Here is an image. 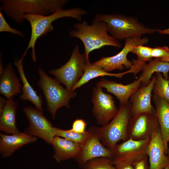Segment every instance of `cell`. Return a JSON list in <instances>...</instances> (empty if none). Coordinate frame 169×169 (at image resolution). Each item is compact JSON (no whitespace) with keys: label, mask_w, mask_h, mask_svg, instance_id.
Masks as SVG:
<instances>
[{"label":"cell","mask_w":169,"mask_h":169,"mask_svg":"<svg viewBox=\"0 0 169 169\" xmlns=\"http://www.w3.org/2000/svg\"><path fill=\"white\" fill-rule=\"evenodd\" d=\"M74 27L75 30H72L70 32V36L79 38L83 42L87 63L90 62V53L94 50L106 46L118 48L121 47V44L118 40L108 34L106 24L96 17L91 25H88L84 21L76 23Z\"/></svg>","instance_id":"6da1fadb"},{"label":"cell","mask_w":169,"mask_h":169,"mask_svg":"<svg viewBox=\"0 0 169 169\" xmlns=\"http://www.w3.org/2000/svg\"><path fill=\"white\" fill-rule=\"evenodd\" d=\"M67 0H2L0 9L17 23H21L26 14L48 15L60 11Z\"/></svg>","instance_id":"7a4b0ae2"},{"label":"cell","mask_w":169,"mask_h":169,"mask_svg":"<svg viewBox=\"0 0 169 169\" xmlns=\"http://www.w3.org/2000/svg\"><path fill=\"white\" fill-rule=\"evenodd\" d=\"M87 14V12L82 9L74 8L62 9L46 16L30 14L24 15L23 18L28 21L30 25L31 34L28 45L23 54L25 55L28 50L31 49L32 59L33 61L36 62L35 51L36 41L38 38L53 30V22L64 17H71L81 20L82 16Z\"/></svg>","instance_id":"3957f363"},{"label":"cell","mask_w":169,"mask_h":169,"mask_svg":"<svg viewBox=\"0 0 169 169\" xmlns=\"http://www.w3.org/2000/svg\"><path fill=\"white\" fill-rule=\"evenodd\" d=\"M96 17L105 23L108 32L117 40L141 37L146 34H153L160 29L145 26L138 19L119 14H97Z\"/></svg>","instance_id":"277c9868"},{"label":"cell","mask_w":169,"mask_h":169,"mask_svg":"<svg viewBox=\"0 0 169 169\" xmlns=\"http://www.w3.org/2000/svg\"><path fill=\"white\" fill-rule=\"evenodd\" d=\"M131 108L129 101L126 104L120 105L116 114L107 124L101 127L95 126L100 141L111 151L120 141L128 139L127 130L131 117Z\"/></svg>","instance_id":"5b68a950"},{"label":"cell","mask_w":169,"mask_h":169,"mask_svg":"<svg viewBox=\"0 0 169 169\" xmlns=\"http://www.w3.org/2000/svg\"><path fill=\"white\" fill-rule=\"evenodd\" d=\"M38 73L40 79L38 85L45 96L48 110L54 119L58 110L64 106L69 107L70 100L76 94L63 87L57 79L48 76L42 69H39Z\"/></svg>","instance_id":"8992f818"},{"label":"cell","mask_w":169,"mask_h":169,"mask_svg":"<svg viewBox=\"0 0 169 169\" xmlns=\"http://www.w3.org/2000/svg\"><path fill=\"white\" fill-rule=\"evenodd\" d=\"M87 63L84 54H81L78 45L73 50L69 60L60 68L50 70L60 83L65 85L66 88L72 90L73 87L83 74Z\"/></svg>","instance_id":"52a82bcc"},{"label":"cell","mask_w":169,"mask_h":169,"mask_svg":"<svg viewBox=\"0 0 169 169\" xmlns=\"http://www.w3.org/2000/svg\"><path fill=\"white\" fill-rule=\"evenodd\" d=\"M125 40L124 46L118 53L111 57H103L93 63L107 72L116 69L122 70L125 68L130 69L132 64L127 58L128 54L134 46L144 45L147 44L149 40L146 37H141L128 38Z\"/></svg>","instance_id":"ba28073f"},{"label":"cell","mask_w":169,"mask_h":169,"mask_svg":"<svg viewBox=\"0 0 169 169\" xmlns=\"http://www.w3.org/2000/svg\"><path fill=\"white\" fill-rule=\"evenodd\" d=\"M92 102L93 114L97 123L102 126L107 124L118 111L113 97L110 94L104 92L101 87H94Z\"/></svg>","instance_id":"9c48e42d"},{"label":"cell","mask_w":169,"mask_h":169,"mask_svg":"<svg viewBox=\"0 0 169 169\" xmlns=\"http://www.w3.org/2000/svg\"><path fill=\"white\" fill-rule=\"evenodd\" d=\"M29 122L26 132L33 136L40 138L51 144L55 136L54 127L43 114L37 109L26 107L23 109Z\"/></svg>","instance_id":"30bf717a"},{"label":"cell","mask_w":169,"mask_h":169,"mask_svg":"<svg viewBox=\"0 0 169 169\" xmlns=\"http://www.w3.org/2000/svg\"><path fill=\"white\" fill-rule=\"evenodd\" d=\"M150 138L137 141L131 139L117 144L111 150L112 161H121L132 164L147 154Z\"/></svg>","instance_id":"8fae6325"},{"label":"cell","mask_w":169,"mask_h":169,"mask_svg":"<svg viewBox=\"0 0 169 169\" xmlns=\"http://www.w3.org/2000/svg\"><path fill=\"white\" fill-rule=\"evenodd\" d=\"M159 126L155 115L143 113L131 117L127 128L128 138L137 141L150 138Z\"/></svg>","instance_id":"7c38bea8"},{"label":"cell","mask_w":169,"mask_h":169,"mask_svg":"<svg viewBox=\"0 0 169 169\" xmlns=\"http://www.w3.org/2000/svg\"><path fill=\"white\" fill-rule=\"evenodd\" d=\"M88 130L90 136L86 142L81 145L80 152L75 159L82 167L91 159L100 157L111 158L112 156L111 151L104 146L100 141L95 126L91 127Z\"/></svg>","instance_id":"4fadbf2b"},{"label":"cell","mask_w":169,"mask_h":169,"mask_svg":"<svg viewBox=\"0 0 169 169\" xmlns=\"http://www.w3.org/2000/svg\"><path fill=\"white\" fill-rule=\"evenodd\" d=\"M156 79L155 75L152 76L149 84L141 85L130 97L131 117L143 113L155 114L156 108L152 105L151 100Z\"/></svg>","instance_id":"5bb4252c"},{"label":"cell","mask_w":169,"mask_h":169,"mask_svg":"<svg viewBox=\"0 0 169 169\" xmlns=\"http://www.w3.org/2000/svg\"><path fill=\"white\" fill-rule=\"evenodd\" d=\"M150 169H164L168 166L160 126L153 132L147 149Z\"/></svg>","instance_id":"9a60e30c"},{"label":"cell","mask_w":169,"mask_h":169,"mask_svg":"<svg viewBox=\"0 0 169 169\" xmlns=\"http://www.w3.org/2000/svg\"><path fill=\"white\" fill-rule=\"evenodd\" d=\"M142 85L141 83L137 79L131 83L124 85L115 81L101 79L98 82L96 86L104 88L106 91L115 95L119 100L120 105L126 104L133 94Z\"/></svg>","instance_id":"2e32d148"},{"label":"cell","mask_w":169,"mask_h":169,"mask_svg":"<svg viewBox=\"0 0 169 169\" xmlns=\"http://www.w3.org/2000/svg\"><path fill=\"white\" fill-rule=\"evenodd\" d=\"M0 151L4 157L10 156L17 149L23 146L36 141V137L27 133L8 135L0 133Z\"/></svg>","instance_id":"e0dca14e"},{"label":"cell","mask_w":169,"mask_h":169,"mask_svg":"<svg viewBox=\"0 0 169 169\" xmlns=\"http://www.w3.org/2000/svg\"><path fill=\"white\" fill-rule=\"evenodd\" d=\"M51 145L54 150V158L58 162L74 158L78 156L81 146L65 138L55 136Z\"/></svg>","instance_id":"ac0fdd59"},{"label":"cell","mask_w":169,"mask_h":169,"mask_svg":"<svg viewBox=\"0 0 169 169\" xmlns=\"http://www.w3.org/2000/svg\"><path fill=\"white\" fill-rule=\"evenodd\" d=\"M152 99L155 106V115L160 128L167 155L169 149V103L161 97L152 95Z\"/></svg>","instance_id":"d6986e66"},{"label":"cell","mask_w":169,"mask_h":169,"mask_svg":"<svg viewBox=\"0 0 169 169\" xmlns=\"http://www.w3.org/2000/svg\"><path fill=\"white\" fill-rule=\"evenodd\" d=\"M13 97L6 100L5 104L0 111V130L7 134H18V131L16 124V115L17 102Z\"/></svg>","instance_id":"ffe728a7"},{"label":"cell","mask_w":169,"mask_h":169,"mask_svg":"<svg viewBox=\"0 0 169 169\" xmlns=\"http://www.w3.org/2000/svg\"><path fill=\"white\" fill-rule=\"evenodd\" d=\"M0 92L7 99L22 92L20 80L14 72L11 64H9L0 74Z\"/></svg>","instance_id":"44dd1931"},{"label":"cell","mask_w":169,"mask_h":169,"mask_svg":"<svg viewBox=\"0 0 169 169\" xmlns=\"http://www.w3.org/2000/svg\"><path fill=\"white\" fill-rule=\"evenodd\" d=\"M24 57L22 56L20 59H15L14 62V64L17 69L23 84V93L20 98L22 100L30 101L35 106L36 109L43 112L41 96L38 95L29 83L25 76L23 64Z\"/></svg>","instance_id":"7402d4cb"},{"label":"cell","mask_w":169,"mask_h":169,"mask_svg":"<svg viewBox=\"0 0 169 169\" xmlns=\"http://www.w3.org/2000/svg\"><path fill=\"white\" fill-rule=\"evenodd\" d=\"M169 62L163 61L160 59H152L146 64L140 76L137 79L141 83L142 85H146L150 83L153 74L161 73L165 79H169Z\"/></svg>","instance_id":"603a6c76"},{"label":"cell","mask_w":169,"mask_h":169,"mask_svg":"<svg viewBox=\"0 0 169 169\" xmlns=\"http://www.w3.org/2000/svg\"><path fill=\"white\" fill-rule=\"evenodd\" d=\"M128 73V70L118 73L107 72L93 63L91 64L90 62L87 63L85 66L83 75L73 87L72 91H74L75 89L80 87L90 80L98 77L109 76L121 78L123 75Z\"/></svg>","instance_id":"cb8c5ba5"},{"label":"cell","mask_w":169,"mask_h":169,"mask_svg":"<svg viewBox=\"0 0 169 169\" xmlns=\"http://www.w3.org/2000/svg\"><path fill=\"white\" fill-rule=\"evenodd\" d=\"M152 48L142 45H136L133 48L131 52L136 54L137 58L132 60V65L129 69L134 76L143 70L146 64V62L152 59Z\"/></svg>","instance_id":"d4e9b609"},{"label":"cell","mask_w":169,"mask_h":169,"mask_svg":"<svg viewBox=\"0 0 169 169\" xmlns=\"http://www.w3.org/2000/svg\"><path fill=\"white\" fill-rule=\"evenodd\" d=\"M54 133L55 136L65 138L80 146L86 142L90 135L89 130L83 133H79L71 129L65 130L55 127H54Z\"/></svg>","instance_id":"484cf974"},{"label":"cell","mask_w":169,"mask_h":169,"mask_svg":"<svg viewBox=\"0 0 169 169\" xmlns=\"http://www.w3.org/2000/svg\"><path fill=\"white\" fill-rule=\"evenodd\" d=\"M155 74L156 79L152 89V95L163 98L169 103V79H164L161 73H156Z\"/></svg>","instance_id":"4316f807"},{"label":"cell","mask_w":169,"mask_h":169,"mask_svg":"<svg viewBox=\"0 0 169 169\" xmlns=\"http://www.w3.org/2000/svg\"><path fill=\"white\" fill-rule=\"evenodd\" d=\"M83 167L86 169H116L111 158L107 157L91 159Z\"/></svg>","instance_id":"83f0119b"},{"label":"cell","mask_w":169,"mask_h":169,"mask_svg":"<svg viewBox=\"0 0 169 169\" xmlns=\"http://www.w3.org/2000/svg\"><path fill=\"white\" fill-rule=\"evenodd\" d=\"M0 32H8L16 34L21 37L24 36L22 32L12 28L6 21L1 11L0 12Z\"/></svg>","instance_id":"f1b7e54d"},{"label":"cell","mask_w":169,"mask_h":169,"mask_svg":"<svg viewBox=\"0 0 169 169\" xmlns=\"http://www.w3.org/2000/svg\"><path fill=\"white\" fill-rule=\"evenodd\" d=\"M152 57L160 59L169 57V48L166 46L152 48Z\"/></svg>","instance_id":"f546056e"},{"label":"cell","mask_w":169,"mask_h":169,"mask_svg":"<svg viewBox=\"0 0 169 169\" xmlns=\"http://www.w3.org/2000/svg\"><path fill=\"white\" fill-rule=\"evenodd\" d=\"M148 161L147 154L134 161L132 165L134 169H150Z\"/></svg>","instance_id":"4dcf8cb0"},{"label":"cell","mask_w":169,"mask_h":169,"mask_svg":"<svg viewBox=\"0 0 169 169\" xmlns=\"http://www.w3.org/2000/svg\"><path fill=\"white\" fill-rule=\"evenodd\" d=\"M87 125V123L84 120L77 119L73 122L71 129L76 132L83 133L86 131L85 129Z\"/></svg>","instance_id":"1f68e13d"},{"label":"cell","mask_w":169,"mask_h":169,"mask_svg":"<svg viewBox=\"0 0 169 169\" xmlns=\"http://www.w3.org/2000/svg\"><path fill=\"white\" fill-rule=\"evenodd\" d=\"M116 169H134L132 164L121 161H112Z\"/></svg>","instance_id":"d6a6232c"},{"label":"cell","mask_w":169,"mask_h":169,"mask_svg":"<svg viewBox=\"0 0 169 169\" xmlns=\"http://www.w3.org/2000/svg\"><path fill=\"white\" fill-rule=\"evenodd\" d=\"M158 32L161 34H169V28L164 30L159 29Z\"/></svg>","instance_id":"836d02e7"},{"label":"cell","mask_w":169,"mask_h":169,"mask_svg":"<svg viewBox=\"0 0 169 169\" xmlns=\"http://www.w3.org/2000/svg\"><path fill=\"white\" fill-rule=\"evenodd\" d=\"M160 59L161 61H163L169 62V57L164 58Z\"/></svg>","instance_id":"e575fe53"},{"label":"cell","mask_w":169,"mask_h":169,"mask_svg":"<svg viewBox=\"0 0 169 169\" xmlns=\"http://www.w3.org/2000/svg\"><path fill=\"white\" fill-rule=\"evenodd\" d=\"M167 158H168V166H169V150L168 151V152L167 154Z\"/></svg>","instance_id":"d590c367"},{"label":"cell","mask_w":169,"mask_h":169,"mask_svg":"<svg viewBox=\"0 0 169 169\" xmlns=\"http://www.w3.org/2000/svg\"><path fill=\"white\" fill-rule=\"evenodd\" d=\"M164 169H169V166H168Z\"/></svg>","instance_id":"8d00e7d4"},{"label":"cell","mask_w":169,"mask_h":169,"mask_svg":"<svg viewBox=\"0 0 169 169\" xmlns=\"http://www.w3.org/2000/svg\"><path fill=\"white\" fill-rule=\"evenodd\" d=\"M81 169H85V168H83Z\"/></svg>","instance_id":"74e56055"},{"label":"cell","mask_w":169,"mask_h":169,"mask_svg":"<svg viewBox=\"0 0 169 169\" xmlns=\"http://www.w3.org/2000/svg\"><path fill=\"white\" fill-rule=\"evenodd\" d=\"M168 144H169V141H168Z\"/></svg>","instance_id":"f35d334b"}]
</instances>
